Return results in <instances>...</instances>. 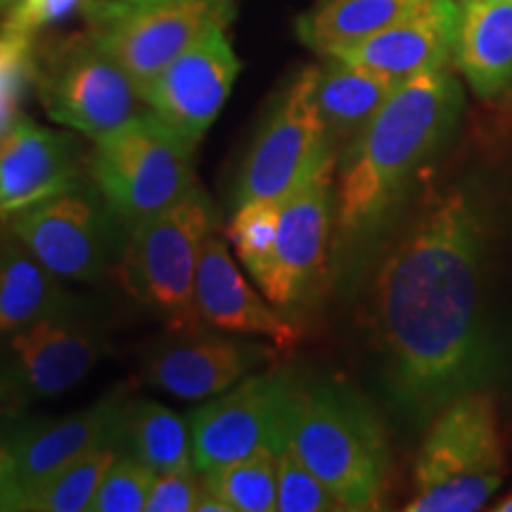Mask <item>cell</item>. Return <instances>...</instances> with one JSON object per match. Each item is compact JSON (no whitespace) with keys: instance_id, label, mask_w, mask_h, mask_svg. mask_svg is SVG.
<instances>
[{"instance_id":"e0dca14e","label":"cell","mask_w":512,"mask_h":512,"mask_svg":"<svg viewBox=\"0 0 512 512\" xmlns=\"http://www.w3.org/2000/svg\"><path fill=\"white\" fill-rule=\"evenodd\" d=\"M83 178L79 145L67 133L19 117L0 133V223Z\"/></svg>"},{"instance_id":"8fae6325","label":"cell","mask_w":512,"mask_h":512,"mask_svg":"<svg viewBox=\"0 0 512 512\" xmlns=\"http://www.w3.org/2000/svg\"><path fill=\"white\" fill-rule=\"evenodd\" d=\"M102 351V332L79 304L0 337V422H15L34 401L72 389Z\"/></svg>"},{"instance_id":"83f0119b","label":"cell","mask_w":512,"mask_h":512,"mask_svg":"<svg viewBox=\"0 0 512 512\" xmlns=\"http://www.w3.org/2000/svg\"><path fill=\"white\" fill-rule=\"evenodd\" d=\"M36 36L0 27V133H5L19 114V102L34 86Z\"/></svg>"},{"instance_id":"d4e9b609","label":"cell","mask_w":512,"mask_h":512,"mask_svg":"<svg viewBox=\"0 0 512 512\" xmlns=\"http://www.w3.org/2000/svg\"><path fill=\"white\" fill-rule=\"evenodd\" d=\"M204 486L233 512H271L278 501V453L259 448L233 463L202 472Z\"/></svg>"},{"instance_id":"5b68a950","label":"cell","mask_w":512,"mask_h":512,"mask_svg":"<svg viewBox=\"0 0 512 512\" xmlns=\"http://www.w3.org/2000/svg\"><path fill=\"white\" fill-rule=\"evenodd\" d=\"M195 140L143 110L117 131L95 140L86 174L133 233L195 185Z\"/></svg>"},{"instance_id":"277c9868","label":"cell","mask_w":512,"mask_h":512,"mask_svg":"<svg viewBox=\"0 0 512 512\" xmlns=\"http://www.w3.org/2000/svg\"><path fill=\"white\" fill-rule=\"evenodd\" d=\"M221 214L195 183L176 204L128 235L117 275L121 287L174 335L202 330L195 285L202 249L219 233Z\"/></svg>"},{"instance_id":"4dcf8cb0","label":"cell","mask_w":512,"mask_h":512,"mask_svg":"<svg viewBox=\"0 0 512 512\" xmlns=\"http://www.w3.org/2000/svg\"><path fill=\"white\" fill-rule=\"evenodd\" d=\"M204 494V477L195 465L157 475L147 498V512H197Z\"/></svg>"},{"instance_id":"ba28073f","label":"cell","mask_w":512,"mask_h":512,"mask_svg":"<svg viewBox=\"0 0 512 512\" xmlns=\"http://www.w3.org/2000/svg\"><path fill=\"white\" fill-rule=\"evenodd\" d=\"M76 10L140 95L183 50L238 15L235 0H79Z\"/></svg>"},{"instance_id":"836d02e7","label":"cell","mask_w":512,"mask_h":512,"mask_svg":"<svg viewBox=\"0 0 512 512\" xmlns=\"http://www.w3.org/2000/svg\"><path fill=\"white\" fill-rule=\"evenodd\" d=\"M501 3H512V0H501Z\"/></svg>"},{"instance_id":"4fadbf2b","label":"cell","mask_w":512,"mask_h":512,"mask_svg":"<svg viewBox=\"0 0 512 512\" xmlns=\"http://www.w3.org/2000/svg\"><path fill=\"white\" fill-rule=\"evenodd\" d=\"M238 74V55L226 27H219L183 50L147 86L143 102L159 119L200 143L226 105Z\"/></svg>"},{"instance_id":"7402d4cb","label":"cell","mask_w":512,"mask_h":512,"mask_svg":"<svg viewBox=\"0 0 512 512\" xmlns=\"http://www.w3.org/2000/svg\"><path fill=\"white\" fill-rule=\"evenodd\" d=\"M72 306L76 302L60 278L22 245L8 223H0V337Z\"/></svg>"},{"instance_id":"1f68e13d","label":"cell","mask_w":512,"mask_h":512,"mask_svg":"<svg viewBox=\"0 0 512 512\" xmlns=\"http://www.w3.org/2000/svg\"><path fill=\"white\" fill-rule=\"evenodd\" d=\"M24 496L17 484L15 463H12L8 425L0 422V510H22Z\"/></svg>"},{"instance_id":"603a6c76","label":"cell","mask_w":512,"mask_h":512,"mask_svg":"<svg viewBox=\"0 0 512 512\" xmlns=\"http://www.w3.org/2000/svg\"><path fill=\"white\" fill-rule=\"evenodd\" d=\"M425 3L430 0H323L297 19V36L318 55L330 57L392 27Z\"/></svg>"},{"instance_id":"4316f807","label":"cell","mask_w":512,"mask_h":512,"mask_svg":"<svg viewBox=\"0 0 512 512\" xmlns=\"http://www.w3.org/2000/svg\"><path fill=\"white\" fill-rule=\"evenodd\" d=\"M278 216L280 200H252L235 207L233 219L228 223V240L233 242L235 254L240 256L256 283H261L271 268Z\"/></svg>"},{"instance_id":"9a60e30c","label":"cell","mask_w":512,"mask_h":512,"mask_svg":"<svg viewBox=\"0 0 512 512\" xmlns=\"http://www.w3.org/2000/svg\"><path fill=\"white\" fill-rule=\"evenodd\" d=\"M275 351L252 339L181 332L147 356L143 377L147 384L185 401L216 396L273 361Z\"/></svg>"},{"instance_id":"d6a6232c","label":"cell","mask_w":512,"mask_h":512,"mask_svg":"<svg viewBox=\"0 0 512 512\" xmlns=\"http://www.w3.org/2000/svg\"><path fill=\"white\" fill-rule=\"evenodd\" d=\"M494 510H496V512H512V494L501 498V501H498V503L494 505Z\"/></svg>"},{"instance_id":"f546056e","label":"cell","mask_w":512,"mask_h":512,"mask_svg":"<svg viewBox=\"0 0 512 512\" xmlns=\"http://www.w3.org/2000/svg\"><path fill=\"white\" fill-rule=\"evenodd\" d=\"M280 512H330L344 510L337 496L299 460L290 446L278 453V501Z\"/></svg>"},{"instance_id":"7a4b0ae2","label":"cell","mask_w":512,"mask_h":512,"mask_svg":"<svg viewBox=\"0 0 512 512\" xmlns=\"http://www.w3.org/2000/svg\"><path fill=\"white\" fill-rule=\"evenodd\" d=\"M463 91L446 69L403 81L337 157V226L344 238L373 233L403 200L415 171L446 143Z\"/></svg>"},{"instance_id":"30bf717a","label":"cell","mask_w":512,"mask_h":512,"mask_svg":"<svg viewBox=\"0 0 512 512\" xmlns=\"http://www.w3.org/2000/svg\"><path fill=\"white\" fill-rule=\"evenodd\" d=\"M5 223L50 273L72 283H98L117 273L128 240V230L91 178L17 211Z\"/></svg>"},{"instance_id":"f1b7e54d","label":"cell","mask_w":512,"mask_h":512,"mask_svg":"<svg viewBox=\"0 0 512 512\" xmlns=\"http://www.w3.org/2000/svg\"><path fill=\"white\" fill-rule=\"evenodd\" d=\"M157 472L138 458L119 453L105 479H102L98 494H95L91 510L93 512H140L145 510L150 498L152 484Z\"/></svg>"},{"instance_id":"5bb4252c","label":"cell","mask_w":512,"mask_h":512,"mask_svg":"<svg viewBox=\"0 0 512 512\" xmlns=\"http://www.w3.org/2000/svg\"><path fill=\"white\" fill-rule=\"evenodd\" d=\"M332 169L280 202L273 261L259 287L278 309L304 302L325 261L332 223Z\"/></svg>"},{"instance_id":"7c38bea8","label":"cell","mask_w":512,"mask_h":512,"mask_svg":"<svg viewBox=\"0 0 512 512\" xmlns=\"http://www.w3.org/2000/svg\"><path fill=\"white\" fill-rule=\"evenodd\" d=\"M290 387L292 375L285 370L252 373L192 411V465L207 472L264 446L283 451Z\"/></svg>"},{"instance_id":"2e32d148","label":"cell","mask_w":512,"mask_h":512,"mask_svg":"<svg viewBox=\"0 0 512 512\" xmlns=\"http://www.w3.org/2000/svg\"><path fill=\"white\" fill-rule=\"evenodd\" d=\"M124 403V392L119 389V392L93 403L91 408L60 415V418L5 422L24 503L64 465L95 446L117 441Z\"/></svg>"},{"instance_id":"d6986e66","label":"cell","mask_w":512,"mask_h":512,"mask_svg":"<svg viewBox=\"0 0 512 512\" xmlns=\"http://www.w3.org/2000/svg\"><path fill=\"white\" fill-rule=\"evenodd\" d=\"M195 299L202 323L211 328L268 337L278 349H290L299 337L273 304L247 283L219 233L211 235L202 249Z\"/></svg>"},{"instance_id":"6da1fadb","label":"cell","mask_w":512,"mask_h":512,"mask_svg":"<svg viewBox=\"0 0 512 512\" xmlns=\"http://www.w3.org/2000/svg\"><path fill=\"white\" fill-rule=\"evenodd\" d=\"M482 273V223L458 190L422 211L384 256L373 332L387 392L411 418L437 415L486 375Z\"/></svg>"},{"instance_id":"cb8c5ba5","label":"cell","mask_w":512,"mask_h":512,"mask_svg":"<svg viewBox=\"0 0 512 512\" xmlns=\"http://www.w3.org/2000/svg\"><path fill=\"white\" fill-rule=\"evenodd\" d=\"M117 441L121 453L164 475L192 465L190 420L150 399L126 401L119 418Z\"/></svg>"},{"instance_id":"3957f363","label":"cell","mask_w":512,"mask_h":512,"mask_svg":"<svg viewBox=\"0 0 512 512\" xmlns=\"http://www.w3.org/2000/svg\"><path fill=\"white\" fill-rule=\"evenodd\" d=\"M287 446L344 510H380L389 451L380 422L349 387L292 377L285 413Z\"/></svg>"},{"instance_id":"8992f818","label":"cell","mask_w":512,"mask_h":512,"mask_svg":"<svg viewBox=\"0 0 512 512\" xmlns=\"http://www.w3.org/2000/svg\"><path fill=\"white\" fill-rule=\"evenodd\" d=\"M503 444L494 403L484 392L458 394L434 415L415 458L408 512H475L503 482Z\"/></svg>"},{"instance_id":"ac0fdd59","label":"cell","mask_w":512,"mask_h":512,"mask_svg":"<svg viewBox=\"0 0 512 512\" xmlns=\"http://www.w3.org/2000/svg\"><path fill=\"white\" fill-rule=\"evenodd\" d=\"M458 22L460 5L456 0H430L392 27L330 57L403 83L434 69H446L456 53Z\"/></svg>"},{"instance_id":"52a82bcc","label":"cell","mask_w":512,"mask_h":512,"mask_svg":"<svg viewBox=\"0 0 512 512\" xmlns=\"http://www.w3.org/2000/svg\"><path fill=\"white\" fill-rule=\"evenodd\" d=\"M34 88L57 124L98 140L138 117L143 95L86 29L36 43Z\"/></svg>"},{"instance_id":"ffe728a7","label":"cell","mask_w":512,"mask_h":512,"mask_svg":"<svg viewBox=\"0 0 512 512\" xmlns=\"http://www.w3.org/2000/svg\"><path fill=\"white\" fill-rule=\"evenodd\" d=\"M456 62L477 95L491 100L512 86V3L463 0Z\"/></svg>"},{"instance_id":"9c48e42d","label":"cell","mask_w":512,"mask_h":512,"mask_svg":"<svg viewBox=\"0 0 512 512\" xmlns=\"http://www.w3.org/2000/svg\"><path fill=\"white\" fill-rule=\"evenodd\" d=\"M316 76L318 67L299 72L268 107L235 176V207L252 200L283 202L335 166L316 105Z\"/></svg>"},{"instance_id":"484cf974","label":"cell","mask_w":512,"mask_h":512,"mask_svg":"<svg viewBox=\"0 0 512 512\" xmlns=\"http://www.w3.org/2000/svg\"><path fill=\"white\" fill-rule=\"evenodd\" d=\"M121 448L117 441H107L83 453L60 472H55L41 489L34 491L24 503V510L41 512H81L91 510L102 479L119 458Z\"/></svg>"},{"instance_id":"44dd1931","label":"cell","mask_w":512,"mask_h":512,"mask_svg":"<svg viewBox=\"0 0 512 512\" xmlns=\"http://www.w3.org/2000/svg\"><path fill=\"white\" fill-rule=\"evenodd\" d=\"M396 86L399 83L387 76L356 67L339 57H328V64L318 67L316 105L332 155H342L344 147L382 110Z\"/></svg>"}]
</instances>
